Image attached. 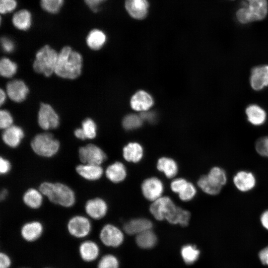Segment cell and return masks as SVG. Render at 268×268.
Masks as SVG:
<instances>
[{"label": "cell", "instance_id": "obj_39", "mask_svg": "<svg viewBox=\"0 0 268 268\" xmlns=\"http://www.w3.org/2000/svg\"><path fill=\"white\" fill-rule=\"evenodd\" d=\"M64 0H40L42 8L50 13L58 12L63 5Z\"/></svg>", "mask_w": 268, "mask_h": 268}, {"label": "cell", "instance_id": "obj_36", "mask_svg": "<svg viewBox=\"0 0 268 268\" xmlns=\"http://www.w3.org/2000/svg\"><path fill=\"white\" fill-rule=\"evenodd\" d=\"M254 148L259 156L268 158V135L258 138L255 142Z\"/></svg>", "mask_w": 268, "mask_h": 268}, {"label": "cell", "instance_id": "obj_27", "mask_svg": "<svg viewBox=\"0 0 268 268\" xmlns=\"http://www.w3.org/2000/svg\"><path fill=\"white\" fill-rule=\"evenodd\" d=\"M22 200L27 207L36 209L40 208L43 203V195L39 190L30 188L24 192Z\"/></svg>", "mask_w": 268, "mask_h": 268}, {"label": "cell", "instance_id": "obj_3", "mask_svg": "<svg viewBox=\"0 0 268 268\" xmlns=\"http://www.w3.org/2000/svg\"><path fill=\"white\" fill-rule=\"evenodd\" d=\"M242 7L236 12L238 20L242 24L261 20L268 13L267 0H244Z\"/></svg>", "mask_w": 268, "mask_h": 268}, {"label": "cell", "instance_id": "obj_50", "mask_svg": "<svg viewBox=\"0 0 268 268\" xmlns=\"http://www.w3.org/2000/svg\"><path fill=\"white\" fill-rule=\"evenodd\" d=\"M74 134L77 138L81 140H84L87 139L81 128L76 129L74 131Z\"/></svg>", "mask_w": 268, "mask_h": 268}, {"label": "cell", "instance_id": "obj_19", "mask_svg": "<svg viewBox=\"0 0 268 268\" xmlns=\"http://www.w3.org/2000/svg\"><path fill=\"white\" fill-rule=\"evenodd\" d=\"M75 171L81 177L88 181L99 180L104 172L101 165L82 163L76 166Z\"/></svg>", "mask_w": 268, "mask_h": 268}, {"label": "cell", "instance_id": "obj_49", "mask_svg": "<svg viewBox=\"0 0 268 268\" xmlns=\"http://www.w3.org/2000/svg\"><path fill=\"white\" fill-rule=\"evenodd\" d=\"M260 220L263 227L268 230V208L262 212Z\"/></svg>", "mask_w": 268, "mask_h": 268}, {"label": "cell", "instance_id": "obj_12", "mask_svg": "<svg viewBox=\"0 0 268 268\" xmlns=\"http://www.w3.org/2000/svg\"><path fill=\"white\" fill-rule=\"evenodd\" d=\"M164 185L159 178L151 177L145 179L141 185V190L144 197L152 202L162 197Z\"/></svg>", "mask_w": 268, "mask_h": 268}, {"label": "cell", "instance_id": "obj_35", "mask_svg": "<svg viewBox=\"0 0 268 268\" xmlns=\"http://www.w3.org/2000/svg\"><path fill=\"white\" fill-rule=\"evenodd\" d=\"M140 116L135 114L126 116L123 120V126L126 130H133L139 128L142 124Z\"/></svg>", "mask_w": 268, "mask_h": 268}, {"label": "cell", "instance_id": "obj_30", "mask_svg": "<svg viewBox=\"0 0 268 268\" xmlns=\"http://www.w3.org/2000/svg\"><path fill=\"white\" fill-rule=\"evenodd\" d=\"M106 41V35L102 31L99 29L91 30L86 38V43L88 46L94 50H99L101 48Z\"/></svg>", "mask_w": 268, "mask_h": 268}, {"label": "cell", "instance_id": "obj_48", "mask_svg": "<svg viewBox=\"0 0 268 268\" xmlns=\"http://www.w3.org/2000/svg\"><path fill=\"white\" fill-rule=\"evenodd\" d=\"M259 257L263 264L268 266V246L259 252Z\"/></svg>", "mask_w": 268, "mask_h": 268}, {"label": "cell", "instance_id": "obj_21", "mask_svg": "<svg viewBox=\"0 0 268 268\" xmlns=\"http://www.w3.org/2000/svg\"><path fill=\"white\" fill-rule=\"evenodd\" d=\"M153 104V100L151 95L143 90L136 92L131 100L132 108L136 111L146 112Z\"/></svg>", "mask_w": 268, "mask_h": 268}, {"label": "cell", "instance_id": "obj_52", "mask_svg": "<svg viewBox=\"0 0 268 268\" xmlns=\"http://www.w3.org/2000/svg\"><path fill=\"white\" fill-rule=\"evenodd\" d=\"M6 99V95L4 91L2 89H0V105H2L4 102H5Z\"/></svg>", "mask_w": 268, "mask_h": 268}, {"label": "cell", "instance_id": "obj_26", "mask_svg": "<svg viewBox=\"0 0 268 268\" xmlns=\"http://www.w3.org/2000/svg\"><path fill=\"white\" fill-rule=\"evenodd\" d=\"M156 167L158 170L168 178L174 177L178 173V165L174 159L170 157L160 158L157 162Z\"/></svg>", "mask_w": 268, "mask_h": 268}, {"label": "cell", "instance_id": "obj_17", "mask_svg": "<svg viewBox=\"0 0 268 268\" xmlns=\"http://www.w3.org/2000/svg\"><path fill=\"white\" fill-rule=\"evenodd\" d=\"M24 137V131L21 127L16 125H12L3 130L1 134L2 141L10 148L18 147Z\"/></svg>", "mask_w": 268, "mask_h": 268}, {"label": "cell", "instance_id": "obj_44", "mask_svg": "<svg viewBox=\"0 0 268 268\" xmlns=\"http://www.w3.org/2000/svg\"><path fill=\"white\" fill-rule=\"evenodd\" d=\"M0 41L2 49L5 52L10 53L14 50V44L10 39L3 37L1 38Z\"/></svg>", "mask_w": 268, "mask_h": 268}, {"label": "cell", "instance_id": "obj_8", "mask_svg": "<svg viewBox=\"0 0 268 268\" xmlns=\"http://www.w3.org/2000/svg\"><path fill=\"white\" fill-rule=\"evenodd\" d=\"M90 220L83 215H76L71 217L67 223V230L72 237L82 239L87 237L91 231Z\"/></svg>", "mask_w": 268, "mask_h": 268}, {"label": "cell", "instance_id": "obj_51", "mask_svg": "<svg viewBox=\"0 0 268 268\" xmlns=\"http://www.w3.org/2000/svg\"><path fill=\"white\" fill-rule=\"evenodd\" d=\"M140 117L143 120L148 121H153L155 119V115L153 113L143 112L140 115Z\"/></svg>", "mask_w": 268, "mask_h": 268}, {"label": "cell", "instance_id": "obj_9", "mask_svg": "<svg viewBox=\"0 0 268 268\" xmlns=\"http://www.w3.org/2000/svg\"><path fill=\"white\" fill-rule=\"evenodd\" d=\"M232 181L235 189L243 193L253 191L257 184L255 174L250 170L245 169L237 171L233 176Z\"/></svg>", "mask_w": 268, "mask_h": 268}, {"label": "cell", "instance_id": "obj_14", "mask_svg": "<svg viewBox=\"0 0 268 268\" xmlns=\"http://www.w3.org/2000/svg\"><path fill=\"white\" fill-rule=\"evenodd\" d=\"M250 83L252 89L256 91L262 90L268 86V65H263L252 68Z\"/></svg>", "mask_w": 268, "mask_h": 268}, {"label": "cell", "instance_id": "obj_24", "mask_svg": "<svg viewBox=\"0 0 268 268\" xmlns=\"http://www.w3.org/2000/svg\"><path fill=\"white\" fill-rule=\"evenodd\" d=\"M105 173L109 181L114 183H119L125 180L127 172L124 164L121 162L116 161L107 167Z\"/></svg>", "mask_w": 268, "mask_h": 268}, {"label": "cell", "instance_id": "obj_13", "mask_svg": "<svg viewBox=\"0 0 268 268\" xmlns=\"http://www.w3.org/2000/svg\"><path fill=\"white\" fill-rule=\"evenodd\" d=\"M108 209L107 202L100 198H95L88 200L84 206L86 214L95 220L103 218L106 215Z\"/></svg>", "mask_w": 268, "mask_h": 268}, {"label": "cell", "instance_id": "obj_10", "mask_svg": "<svg viewBox=\"0 0 268 268\" xmlns=\"http://www.w3.org/2000/svg\"><path fill=\"white\" fill-rule=\"evenodd\" d=\"M38 123L44 130L55 129L59 126V117L50 105L42 103L38 112Z\"/></svg>", "mask_w": 268, "mask_h": 268}, {"label": "cell", "instance_id": "obj_38", "mask_svg": "<svg viewBox=\"0 0 268 268\" xmlns=\"http://www.w3.org/2000/svg\"><path fill=\"white\" fill-rule=\"evenodd\" d=\"M97 268H119L118 260L112 254L105 255L100 259Z\"/></svg>", "mask_w": 268, "mask_h": 268}, {"label": "cell", "instance_id": "obj_16", "mask_svg": "<svg viewBox=\"0 0 268 268\" xmlns=\"http://www.w3.org/2000/svg\"><path fill=\"white\" fill-rule=\"evenodd\" d=\"M6 89L9 98L16 102L24 101L29 92V89L25 83L19 79L9 82L6 85Z\"/></svg>", "mask_w": 268, "mask_h": 268}, {"label": "cell", "instance_id": "obj_41", "mask_svg": "<svg viewBox=\"0 0 268 268\" xmlns=\"http://www.w3.org/2000/svg\"><path fill=\"white\" fill-rule=\"evenodd\" d=\"M13 118L10 113L7 110H1L0 112V128L6 129L12 126Z\"/></svg>", "mask_w": 268, "mask_h": 268}, {"label": "cell", "instance_id": "obj_37", "mask_svg": "<svg viewBox=\"0 0 268 268\" xmlns=\"http://www.w3.org/2000/svg\"><path fill=\"white\" fill-rule=\"evenodd\" d=\"M82 129L87 139H92L97 135V126L94 121L90 118L83 120L81 124Z\"/></svg>", "mask_w": 268, "mask_h": 268}, {"label": "cell", "instance_id": "obj_28", "mask_svg": "<svg viewBox=\"0 0 268 268\" xmlns=\"http://www.w3.org/2000/svg\"><path fill=\"white\" fill-rule=\"evenodd\" d=\"M206 175L213 184L222 188H223L228 182V176L226 171L219 166H213Z\"/></svg>", "mask_w": 268, "mask_h": 268}, {"label": "cell", "instance_id": "obj_40", "mask_svg": "<svg viewBox=\"0 0 268 268\" xmlns=\"http://www.w3.org/2000/svg\"><path fill=\"white\" fill-rule=\"evenodd\" d=\"M197 193V188L191 182H188L186 187L178 194L181 200L188 201L193 200Z\"/></svg>", "mask_w": 268, "mask_h": 268}, {"label": "cell", "instance_id": "obj_11", "mask_svg": "<svg viewBox=\"0 0 268 268\" xmlns=\"http://www.w3.org/2000/svg\"><path fill=\"white\" fill-rule=\"evenodd\" d=\"M99 238L106 246L115 248L122 244L124 235L122 231L116 226L106 224L100 230Z\"/></svg>", "mask_w": 268, "mask_h": 268}, {"label": "cell", "instance_id": "obj_4", "mask_svg": "<svg viewBox=\"0 0 268 268\" xmlns=\"http://www.w3.org/2000/svg\"><path fill=\"white\" fill-rule=\"evenodd\" d=\"M30 146L37 155L49 158L55 156L60 148L59 140L50 133L37 134L32 139Z\"/></svg>", "mask_w": 268, "mask_h": 268}, {"label": "cell", "instance_id": "obj_2", "mask_svg": "<svg viewBox=\"0 0 268 268\" xmlns=\"http://www.w3.org/2000/svg\"><path fill=\"white\" fill-rule=\"evenodd\" d=\"M53 203L65 207H70L75 202L73 191L67 185L60 183L43 182L38 189Z\"/></svg>", "mask_w": 268, "mask_h": 268}, {"label": "cell", "instance_id": "obj_18", "mask_svg": "<svg viewBox=\"0 0 268 268\" xmlns=\"http://www.w3.org/2000/svg\"><path fill=\"white\" fill-rule=\"evenodd\" d=\"M78 252L83 261L91 263L98 258L100 253V249L95 242L87 240L80 243L78 248Z\"/></svg>", "mask_w": 268, "mask_h": 268}, {"label": "cell", "instance_id": "obj_47", "mask_svg": "<svg viewBox=\"0 0 268 268\" xmlns=\"http://www.w3.org/2000/svg\"><path fill=\"white\" fill-rule=\"evenodd\" d=\"M86 4L94 12H97L98 9V6L105 0H84Z\"/></svg>", "mask_w": 268, "mask_h": 268}, {"label": "cell", "instance_id": "obj_42", "mask_svg": "<svg viewBox=\"0 0 268 268\" xmlns=\"http://www.w3.org/2000/svg\"><path fill=\"white\" fill-rule=\"evenodd\" d=\"M16 5V0H0V11L2 14L11 12Z\"/></svg>", "mask_w": 268, "mask_h": 268}, {"label": "cell", "instance_id": "obj_55", "mask_svg": "<svg viewBox=\"0 0 268 268\" xmlns=\"http://www.w3.org/2000/svg\"></svg>", "mask_w": 268, "mask_h": 268}, {"label": "cell", "instance_id": "obj_15", "mask_svg": "<svg viewBox=\"0 0 268 268\" xmlns=\"http://www.w3.org/2000/svg\"><path fill=\"white\" fill-rule=\"evenodd\" d=\"M43 231L42 223L39 221L33 220L24 223L21 227L20 233L24 241L33 242L41 237Z\"/></svg>", "mask_w": 268, "mask_h": 268}, {"label": "cell", "instance_id": "obj_43", "mask_svg": "<svg viewBox=\"0 0 268 268\" xmlns=\"http://www.w3.org/2000/svg\"><path fill=\"white\" fill-rule=\"evenodd\" d=\"M188 183V181L184 178H176L171 182L170 188L174 193L178 195L186 187Z\"/></svg>", "mask_w": 268, "mask_h": 268}, {"label": "cell", "instance_id": "obj_23", "mask_svg": "<svg viewBox=\"0 0 268 268\" xmlns=\"http://www.w3.org/2000/svg\"><path fill=\"white\" fill-rule=\"evenodd\" d=\"M148 6L146 0H126L125 7L133 18L141 19L145 17Z\"/></svg>", "mask_w": 268, "mask_h": 268}, {"label": "cell", "instance_id": "obj_1", "mask_svg": "<svg viewBox=\"0 0 268 268\" xmlns=\"http://www.w3.org/2000/svg\"><path fill=\"white\" fill-rule=\"evenodd\" d=\"M82 58L70 47H64L58 54L55 72L62 78L73 79L81 72Z\"/></svg>", "mask_w": 268, "mask_h": 268}, {"label": "cell", "instance_id": "obj_20", "mask_svg": "<svg viewBox=\"0 0 268 268\" xmlns=\"http://www.w3.org/2000/svg\"><path fill=\"white\" fill-rule=\"evenodd\" d=\"M152 226V223L150 220L144 218H137L126 222L123 226V229L129 235H137L144 231L151 230Z\"/></svg>", "mask_w": 268, "mask_h": 268}, {"label": "cell", "instance_id": "obj_31", "mask_svg": "<svg viewBox=\"0 0 268 268\" xmlns=\"http://www.w3.org/2000/svg\"><path fill=\"white\" fill-rule=\"evenodd\" d=\"M157 241V237L151 230L144 231L136 235V243L142 249L153 248L156 245Z\"/></svg>", "mask_w": 268, "mask_h": 268}, {"label": "cell", "instance_id": "obj_32", "mask_svg": "<svg viewBox=\"0 0 268 268\" xmlns=\"http://www.w3.org/2000/svg\"><path fill=\"white\" fill-rule=\"evenodd\" d=\"M197 185L204 193L211 196L219 195L223 189L213 184L208 180L206 174L202 175L199 178Z\"/></svg>", "mask_w": 268, "mask_h": 268}, {"label": "cell", "instance_id": "obj_29", "mask_svg": "<svg viewBox=\"0 0 268 268\" xmlns=\"http://www.w3.org/2000/svg\"><path fill=\"white\" fill-rule=\"evenodd\" d=\"M13 25L18 29L27 30L31 25L32 16L27 10L21 9L17 11L12 19Z\"/></svg>", "mask_w": 268, "mask_h": 268}, {"label": "cell", "instance_id": "obj_5", "mask_svg": "<svg viewBox=\"0 0 268 268\" xmlns=\"http://www.w3.org/2000/svg\"><path fill=\"white\" fill-rule=\"evenodd\" d=\"M58 54L49 45L41 48L36 54L33 64L34 70L46 76H50L54 72L58 60Z\"/></svg>", "mask_w": 268, "mask_h": 268}, {"label": "cell", "instance_id": "obj_6", "mask_svg": "<svg viewBox=\"0 0 268 268\" xmlns=\"http://www.w3.org/2000/svg\"><path fill=\"white\" fill-rule=\"evenodd\" d=\"M178 209V206L167 196H162L152 201L149 207L151 214L156 220H166L170 224H172Z\"/></svg>", "mask_w": 268, "mask_h": 268}, {"label": "cell", "instance_id": "obj_22", "mask_svg": "<svg viewBox=\"0 0 268 268\" xmlns=\"http://www.w3.org/2000/svg\"><path fill=\"white\" fill-rule=\"evenodd\" d=\"M245 113L248 122L253 126H262L267 121V114L266 111L258 105H249L246 108Z\"/></svg>", "mask_w": 268, "mask_h": 268}, {"label": "cell", "instance_id": "obj_33", "mask_svg": "<svg viewBox=\"0 0 268 268\" xmlns=\"http://www.w3.org/2000/svg\"><path fill=\"white\" fill-rule=\"evenodd\" d=\"M181 254L185 263L192 265L198 260L200 251L195 245H187L182 248Z\"/></svg>", "mask_w": 268, "mask_h": 268}, {"label": "cell", "instance_id": "obj_46", "mask_svg": "<svg viewBox=\"0 0 268 268\" xmlns=\"http://www.w3.org/2000/svg\"><path fill=\"white\" fill-rule=\"evenodd\" d=\"M11 260L5 253H0V268H10L11 265Z\"/></svg>", "mask_w": 268, "mask_h": 268}, {"label": "cell", "instance_id": "obj_45", "mask_svg": "<svg viewBox=\"0 0 268 268\" xmlns=\"http://www.w3.org/2000/svg\"><path fill=\"white\" fill-rule=\"evenodd\" d=\"M11 169V164L8 160L0 156V173L1 175L7 174Z\"/></svg>", "mask_w": 268, "mask_h": 268}, {"label": "cell", "instance_id": "obj_34", "mask_svg": "<svg viewBox=\"0 0 268 268\" xmlns=\"http://www.w3.org/2000/svg\"><path fill=\"white\" fill-rule=\"evenodd\" d=\"M17 65L6 58H3L0 62V73L4 77H11L16 72Z\"/></svg>", "mask_w": 268, "mask_h": 268}, {"label": "cell", "instance_id": "obj_7", "mask_svg": "<svg viewBox=\"0 0 268 268\" xmlns=\"http://www.w3.org/2000/svg\"><path fill=\"white\" fill-rule=\"evenodd\" d=\"M78 157L82 164L101 165L107 158L105 152L98 146L88 143L78 149Z\"/></svg>", "mask_w": 268, "mask_h": 268}, {"label": "cell", "instance_id": "obj_25", "mask_svg": "<svg viewBox=\"0 0 268 268\" xmlns=\"http://www.w3.org/2000/svg\"><path fill=\"white\" fill-rule=\"evenodd\" d=\"M144 154L142 145L136 142H131L126 145L123 149V155L128 162H139L143 158Z\"/></svg>", "mask_w": 268, "mask_h": 268}, {"label": "cell", "instance_id": "obj_54", "mask_svg": "<svg viewBox=\"0 0 268 268\" xmlns=\"http://www.w3.org/2000/svg\"></svg>", "mask_w": 268, "mask_h": 268}, {"label": "cell", "instance_id": "obj_53", "mask_svg": "<svg viewBox=\"0 0 268 268\" xmlns=\"http://www.w3.org/2000/svg\"><path fill=\"white\" fill-rule=\"evenodd\" d=\"M8 195V191L6 189L1 190L0 194V199L1 201L4 200Z\"/></svg>", "mask_w": 268, "mask_h": 268}]
</instances>
